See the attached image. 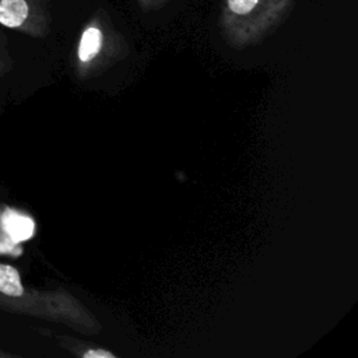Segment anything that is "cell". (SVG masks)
<instances>
[{
  "mask_svg": "<svg viewBox=\"0 0 358 358\" xmlns=\"http://www.w3.org/2000/svg\"><path fill=\"white\" fill-rule=\"evenodd\" d=\"M166 1L168 0H137V4L141 8V11L150 13V11H155L161 7H164V4Z\"/></svg>",
  "mask_w": 358,
  "mask_h": 358,
  "instance_id": "obj_6",
  "label": "cell"
},
{
  "mask_svg": "<svg viewBox=\"0 0 358 358\" xmlns=\"http://www.w3.org/2000/svg\"><path fill=\"white\" fill-rule=\"evenodd\" d=\"M11 69V57L7 50V41L0 34V77L8 73Z\"/></svg>",
  "mask_w": 358,
  "mask_h": 358,
  "instance_id": "obj_5",
  "label": "cell"
},
{
  "mask_svg": "<svg viewBox=\"0 0 358 358\" xmlns=\"http://www.w3.org/2000/svg\"><path fill=\"white\" fill-rule=\"evenodd\" d=\"M85 358H95V357H99V358H115V355L109 351H105V350H90L84 354Z\"/></svg>",
  "mask_w": 358,
  "mask_h": 358,
  "instance_id": "obj_7",
  "label": "cell"
},
{
  "mask_svg": "<svg viewBox=\"0 0 358 358\" xmlns=\"http://www.w3.org/2000/svg\"><path fill=\"white\" fill-rule=\"evenodd\" d=\"M0 229L15 245L28 241L35 232V222L31 217L11 208L0 213Z\"/></svg>",
  "mask_w": 358,
  "mask_h": 358,
  "instance_id": "obj_4",
  "label": "cell"
},
{
  "mask_svg": "<svg viewBox=\"0 0 358 358\" xmlns=\"http://www.w3.org/2000/svg\"><path fill=\"white\" fill-rule=\"evenodd\" d=\"M15 355L11 354V352H7V351H3L0 350V358H14Z\"/></svg>",
  "mask_w": 358,
  "mask_h": 358,
  "instance_id": "obj_8",
  "label": "cell"
},
{
  "mask_svg": "<svg viewBox=\"0 0 358 358\" xmlns=\"http://www.w3.org/2000/svg\"><path fill=\"white\" fill-rule=\"evenodd\" d=\"M119 36L115 32L109 14L99 7L91 15L81 31L77 45V60L81 64H90L98 59L106 46H115Z\"/></svg>",
  "mask_w": 358,
  "mask_h": 358,
  "instance_id": "obj_3",
  "label": "cell"
},
{
  "mask_svg": "<svg viewBox=\"0 0 358 358\" xmlns=\"http://www.w3.org/2000/svg\"><path fill=\"white\" fill-rule=\"evenodd\" d=\"M49 0H0V25L34 38L50 29Z\"/></svg>",
  "mask_w": 358,
  "mask_h": 358,
  "instance_id": "obj_2",
  "label": "cell"
},
{
  "mask_svg": "<svg viewBox=\"0 0 358 358\" xmlns=\"http://www.w3.org/2000/svg\"><path fill=\"white\" fill-rule=\"evenodd\" d=\"M295 0H222L220 25L234 46L260 41L294 10Z\"/></svg>",
  "mask_w": 358,
  "mask_h": 358,
  "instance_id": "obj_1",
  "label": "cell"
}]
</instances>
